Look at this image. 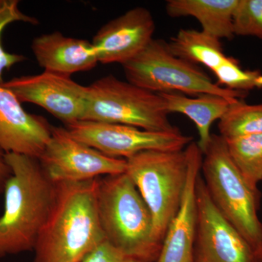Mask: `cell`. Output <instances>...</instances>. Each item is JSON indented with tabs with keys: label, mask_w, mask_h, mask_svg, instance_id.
Listing matches in <instances>:
<instances>
[{
	"label": "cell",
	"mask_w": 262,
	"mask_h": 262,
	"mask_svg": "<svg viewBox=\"0 0 262 262\" xmlns=\"http://www.w3.org/2000/svg\"><path fill=\"white\" fill-rule=\"evenodd\" d=\"M98 179L56 184V201L38 236L33 262H81L105 242L96 204Z\"/></svg>",
	"instance_id": "1"
},
{
	"label": "cell",
	"mask_w": 262,
	"mask_h": 262,
	"mask_svg": "<svg viewBox=\"0 0 262 262\" xmlns=\"http://www.w3.org/2000/svg\"><path fill=\"white\" fill-rule=\"evenodd\" d=\"M12 174L0 215V258L33 251L55 201L57 185L38 158L6 154Z\"/></svg>",
	"instance_id": "2"
},
{
	"label": "cell",
	"mask_w": 262,
	"mask_h": 262,
	"mask_svg": "<svg viewBox=\"0 0 262 262\" xmlns=\"http://www.w3.org/2000/svg\"><path fill=\"white\" fill-rule=\"evenodd\" d=\"M96 204L105 241L130 256L156 262L161 251L151 213L126 173L98 179Z\"/></svg>",
	"instance_id": "3"
},
{
	"label": "cell",
	"mask_w": 262,
	"mask_h": 262,
	"mask_svg": "<svg viewBox=\"0 0 262 262\" xmlns=\"http://www.w3.org/2000/svg\"><path fill=\"white\" fill-rule=\"evenodd\" d=\"M201 171L217 209L256 251L262 245V223L258 215L259 192L245 180L222 136L212 134L203 153Z\"/></svg>",
	"instance_id": "4"
},
{
	"label": "cell",
	"mask_w": 262,
	"mask_h": 262,
	"mask_svg": "<svg viewBox=\"0 0 262 262\" xmlns=\"http://www.w3.org/2000/svg\"><path fill=\"white\" fill-rule=\"evenodd\" d=\"M132 179L151 213L153 235L163 245L182 202L188 172L186 150L142 151L126 160Z\"/></svg>",
	"instance_id": "5"
},
{
	"label": "cell",
	"mask_w": 262,
	"mask_h": 262,
	"mask_svg": "<svg viewBox=\"0 0 262 262\" xmlns=\"http://www.w3.org/2000/svg\"><path fill=\"white\" fill-rule=\"evenodd\" d=\"M122 66L127 82L155 94H215L229 100L245 99L248 94L220 87L198 65L174 56L163 39L153 38Z\"/></svg>",
	"instance_id": "6"
},
{
	"label": "cell",
	"mask_w": 262,
	"mask_h": 262,
	"mask_svg": "<svg viewBox=\"0 0 262 262\" xmlns=\"http://www.w3.org/2000/svg\"><path fill=\"white\" fill-rule=\"evenodd\" d=\"M87 88L82 121L120 124L157 132L179 130L170 122L158 94L113 75L98 79Z\"/></svg>",
	"instance_id": "7"
},
{
	"label": "cell",
	"mask_w": 262,
	"mask_h": 262,
	"mask_svg": "<svg viewBox=\"0 0 262 262\" xmlns=\"http://www.w3.org/2000/svg\"><path fill=\"white\" fill-rule=\"evenodd\" d=\"M38 160L48 178L56 184L87 182L126 170V160L103 154L76 139L67 127L54 125Z\"/></svg>",
	"instance_id": "8"
},
{
	"label": "cell",
	"mask_w": 262,
	"mask_h": 262,
	"mask_svg": "<svg viewBox=\"0 0 262 262\" xmlns=\"http://www.w3.org/2000/svg\"><path fill=\"white\" fill-rule=\"evenodd\" d=\"M72 135L103 154L127 160L149 151H181L193 142L180 130L157 132L120 124L80 121L66 126Z\"/></svg>",
	"instance_id": "9"
},
{
	"label": "cell",
	"mask_w": 262,
	"mask_h": 262,
	"mask_svg": "<svg viewBox=\"0 0 262 262\" xmlns=\"http://www.w3.org/2000/svg\"><path fill=\"white\" fill-rule=\"evenodd\" d=\"M2 84L20 103L40 106L66 126L83 120L88 88L77 83L71 76L44 71L39 75L14 77Z\"/></svg>",
	"instance_id": "10"
},
{
	"label": "cell",
	"mask_w": 262,
	"mask_h": 262,
	"mask_svg": "<svg viewBox=\"0 0 262 262\" xmlns=\"http://www.w3.org/2000/svg\"><path fill=\"white\" fill-rule=\"evenodd\" d=\"M196 203L194 262H256L254 250L221 214L201 175L196 183Z\"/></svg>",
	"instance_id": "11"
},
{
	"label": "cell",
	"mask_w": 262,
	"mask_h": 262,
	"mask_svg": "<svg viewBox=\"0 0 262 262\" xmlns=\"http://www.w3.org/2000/svg\"><path fill=\"white\" fill-rule=\"evenodd\" d=\"M155 30L153 15L143 7L131 8L110 20L93 39L98 63L124 64L149 44Z\"/></svg>",
	"instance_id": "12"
},
{
	"label": "cell",
	"mask_w": 262,
	"mask_h": 262,
	"mask_svg": "<svg viewBox=\"0 0 262 262\" xmlns=\"http://www.w3.org/2000/svg\"><path fill=\"white\" fill-rule=\"evenodd\" d=\"M188 172L182 202L165 234L156 262H194L198 227L196 183L201 175L203 154L194 141L186 148Z\"/></svg>",
	"instance_id": "13"
},
{
	"label": "cell",
	"mask_w": 262,
	"mask_h": 262,
	"mask_svg": "<svg viewBox=\"0 0 262 262\" xmlns=\"http://www.w3.org/2000/svg\"><path fill=\"white\" fill-rule=\"evenodd\" d=\"M46 118L27 113L12 91L0 84V149L39 158L51 139Z\"/></svg>",
	"instance_id": "14"
},
{
	"label": "cell",
	"mask_w": 262,
	"mask_h": 262,
	"mask_svg": "<svg viewBox=\"0 0 262 262\" xmlns=\"http://www.w3.org/2000/svg\"><path fill=\"white\" fill-rule=\"evenodd\" d=\"M32 51L38 64L44 71L72 76L94 69L98 63L92 42L67 37L60 32L34 38Z\"/></svg>",
	"instance_id": "15"
},
{
	"label": "cell",
	"mask_w": 262,
	"mask_h": 262,
	"mask_svg": "<svg viewBox=\"0 0 262 262\" xmlns=\"http://www.w3.org/2000/svg\"><path fill=\"white\" fill-rule=\"evenodd\" d=\"M163 100L168 114L179 113L190 119L196 127L199 140L196 142L202 152L206 151L211 141V129L215 120H220L232 103L237 100H229L215 94H201L189 97L179 93L158 94Z\"/></svg>",
	"instance_id": "16"
},
{
	"label": "cell",
	"mask_w": 262,
	"mask_h": 262,
	"mask_svg": "<svg viewBox=\"0 0 262 262\" xmlns=\"http://www.w3.org/2000/svg\"><path fill=\"white\" fill-rule=\"evenodd\" d=\"M239 0H168L165 10L172 18L194 17L202 31L222 39H232L233 15Z\"/></svg>",
	"instance_id": "17"
},
{
	"label": "cell",
	"mask_w": 262,
	"mask_h": 262,
	"mask_svg": "<svg viewBox=\"0 0 262 262\" xmlns=\"http://www.w3.org/2000/svg\"><path fill=\"white\" fill-rule=\"evenodd\" d=\"M167 46L174 56L196 65L205 66L212 72L228 58L220 39L202 30L180 29Z\"/></svg>",
	"instance_id": "18"
},
{
	"label": "cell",
	"mask_w": 262,
	"mask_h": 262,
	"mask_svg": "<svg viewBox=\"0 0 262 262\" xmlns=\"http://www.w3.org/2000/svg\"><path fill=\"white\" fill-rule=\"evenodd\" d=\"M225 139L231 158L245 180L258 190V183L262 181V134Z\"/></svg>",
	"instance_id": "19"
},
{
	"label": "cell",
	"mask_w": 262,
	"mask_h": 262,
	"mask_svg": "<svg viewBox=\"0 0 262 262\" xmlns=\"http://www.w3.org/2000/svg\"><path fill=\"white\" fill-rule=\"evenodd\" d=\"M218 127L225 139L262 134V103L248 104L244 99L237 100L220 119Z\"/></svg>",
	"instance_id": "20"
},
{
	"label": "cell",
	"mask_w": 262,
	"mask_h": 262,
	"mask_svg": "<svg viewBox=\"0 0 262 262\" xmlns=\"http://www.w3.org/2000/svg\"><path fill=\"white\" fill-rule=\"evenodd\" d=\"M216 83L220 87L232 91L249 92L262 89V73L258 70H245L238 60L228 56L223 65L213 71Z\"/></svg>",
	"instance_id": "21"
},
{
	"label": "cell",
	"mask_w": 262,
	"mask_h": 262,
	"mask_svg": "<svg viewBox=\"0 0 262 262\" xmlns=\"http://www.w3.org/2000/svg\"><path fill=\"white\" fill-rule=\"evenodd\" d=\"M21 21L36 25L37 18L24 13L19 8L18 0H0V84H3V74L16 63L25 61L24 55L10 53L2 46L1 35L7 26L13 22Z\"/></svg>",
	"instance_id": "22"
},
{
	"label": "cell",
	"mask_w": 262,
	"mask_h": 262,
	"mask_svg": "<svg viewBox=\"0 0 262 262\" xmlns=\"http://www.w3.org/2000/svg\"><path fill=\"white\" fill-rule=\"evenodd\" d=\"M235 36L262 39V0H239L233 15Z\"/></svg>",
	"instance_id": "23"
},
{
	"label": "cell",
	"mask_w": 262,
	"mask_h": 262,
	"mask_svg": "<svg viewBox=\"0 0 262 262\" xmlns=\"http://www.w3.org/2000/svg\"><path fill=\"white\" fill-rule=\"evenodd\" d=\"M81 262H154L130 256L114 248L106 241Z\"/></svg>",
	"instance_id": "24"
},
{
	"label": "cell",
	"mask_w": 262,
	"mask_h": 262,
	"mask_svg": "<svg viewBox=\"0 0 262 262\" xmlns=\"http://www.w3.org/2000/svg\"><path fill=\"white\" fill-rule=\"evenodd\" d=\"M11 174V168L7 161L6 154L0 149V195L4 193L5 186Z\"/></svg>",
	"instance_id": "25"
},
{
	"label": "cell",
	"mask_w": 262,
	"mask_h": 262,
	"mask_svg": "<svg viewBox=\"0 0 262 262\" xmlns=\"http://www.w3.org/2000/svg\"><path fill=\"white\" fill-rule=\"evenodd\" d=\"M255 258L256 262H262V245L255 251Z\"/></svg>",
	"instance_id": "26"
}]
</instances>
